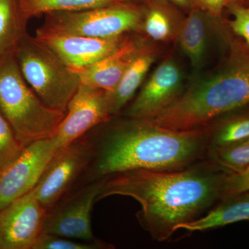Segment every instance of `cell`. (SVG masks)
<instances>
[{"instance_id":"6da1fadb","label":"cell","mask_w":249,"mask_h":249,"mask_svg":"<svg viewBox=\"0 0 249 249\" xmlns=\"http://www.w3.org/2000/svg\"><path fill=\"white\" fill-rule=\"evenodd\" d=\"M229 174L209 159L177 171L132 170L106 177L96 202L112 196H130L140 203L139 224L153 240L167 241L180 224L199 217L222 199Z\"/></svg>"},{"instance_id":"7a4b0ae2","label":"cell","mask_w":249,"mask_h":249,"mask_svg":"<svg viewBox=\"0 0 249 249\" xmlns=\"http://www.w3.org/2000/svg\"><path fill=\"white\" fill-rule=\"evenodd\" d=\"M86 134L93 158L75 187L132 170L177 171L206 160L204 128L178 131L144 119L110 120Z\"/></svg>"},{"instance_id":"3957f363","label":"cell","mask_w":249,"mask_h":249,"mask_svg":"<svg viewBox=\"0 0 249 249\" xmlns=\"http://www.w3.org/2000/svg\"><path fill=\"white\" fill-rule=\"evenodd\" d=\"M229 57L217 74L195 83L147 121L174 130L203 129L219 116L249 106V46L244 40H232Z\"/></svg>"},{"instance_id":"277c9868","label":"cell","mask_w":249,"mask_h":249,"mask_svg":"<svg viewBox=\"0 0 249 249\" xmlns=\"http://www.w3.org/2000/svg\"><path fill=\"white\" fill-rule=\"evenodd\" d=\"M0 112L24 148L52 138L65 116L45 104L29 86L14 52L0 58Z\"/></svg>"},{"instance_id":"5b68a950","label":"cell","mask_w":249,"mask_h":249,"mask_svg":"<svg viewBox=\"0 0 249 249\" xmlns=\"http://www.w3.org/2000/svg\"><path fill=\"white\" fill-rule=\"evenodd\" d=\"M14 53L23 77L41 100L49 107L66 113L81 85L78 73L36 36L27 34Z\"/></svg>"},{"instance_id":"8992f818","label":"cell","mask_w":249,"mask_h":249,"mask_svg":"<svg viewBox=\"0 0 249 249\" xmlns=\"http://www.w3.org/2000/svg\"><path fill=\"white\" fill-rule=\"evenodd\" d=\"M36 36H80L111 37L141 27L145 10L137 2L116 4L83 11H62L45 15Z\"/></svg>"},{"instance_id":"52a82bcc","label":"cell","mask_w":249,"mask_h":249,"mask_svg":"<svg viewBox=\"0 0 249 249\" xmlns=\"http://www.w3.org/2000/svg\"><path fill=\"white\" fill-rule=\"evenodd\" d=\"M92 158V145L86 134L58 149L34 188L47 211L74 188Z\"/></svg>"},{"instance_id":"ba28073f","label":"cell","mask_w":249,"mask_h":249,"mask_svg":"<svg viewBox=\"0 0 249 249\" xmlns=\"http://www.w3.org/2000/svg\"><path fill=\"white\" fill-rule=\"evenodd\" d=\"M104 178L75 187L47 210L43 233L81 241L96 240L91 227V211Z\"/></svg>"},{"instance_id":"9c48e42d","label":"cell","mask_w":249,"mask_h":249,"mask_svg":"<svg viewBox=\"0 0 249 249\" xmlns=\"http://www.w3.org/2000/svg\"><path fill=\"white\" fill-rule=\"evenodd\" d=\"M58 150L52 138L37 141L0 172V211L35 188Z\"/></svg>"},{"instance_id":"30bf717a","label":"cell","mask_w":249,"mask_h":249,"mask_svg":"<svg viewBox=\"0 0 249 249\" xmlns=\"http://www.w3.org/2000/svg\"><path fill=\"white\" fill-rule=\"evenodd\" d=\"M111 117L106 91L81 84L52 139L57 148L66 147Z\"/></svg>"},{"instance_id":"8fae6325","label":"cell","mask_w":249,"mask_h":249,"mask_svg":"<svg viewBox=\"0 0 249 249\" xmlns=\"http://www.w3.org/2000/svg\"><path fill=\"white\" fill-rule=\"evenodd\" d=\"M46 213L34 188L0 211V249H34Z\"/></svg>"},{"instance_id":"7c38bea8","label":"cell","mask_w":249,"mask_h":249,"mask_svg":"<svg viewBox=\"0 0 249 249\" xmlns=\"http://www.w3.org/2000/svg\"><path fill=\"white\" fill-rule=\"evenodd\" d=\"M181 73L173 61L160 64L130 106L125 117L150 120L160 114L181 95Z\"/></svg>"},{"instance_id":"4fadbf2b","label":"cell","mask_w":249,"mask_h":249,"mask_svg":"<svg viewBox=\"0 0 249 249\" xmlns=\"http://www.w3.org/2000/svg\"><path fill=\"white\" fill-rule=\"evenodd\" d=\"M49 47L67 66L79 70L106 58L120 48L129 37L122 35L111 37L80 36H36Z\"/></svg>"},{"instance_id":"5bb4252c","label":"cell","mask_w":249,"mask_h":249,"mask_svg":"<svg viewBox=\"0 0 249 249\" xmlns=\"http://www.w3.org/2000/svg\"><path fill=\"white\" fill-rule=\"evenodd\" d=\"M143 49L140 41L129 38L120 48L106 58L89 66L73 70L78 73L82 85L111 92Z\"/></svg>"},{"instance_id":"9a60e30c","label":"cell","mask_w":249,"mask_h":249,"mask_svg":"<svg viewBox=\"0 0 249 249\" xmlns=\"http://www.w3.org/2000/svg\"><path fill=\"white\" fill-rule=\"evenodd\" d=\"M220 204L204 217L175 228L187 231H205L241 221H249V191L221 199Z\"/></svg>"},{"instance_id":"2e32d148","label":"cell","mask_w":249,"mask_h":249,"mask_svg":"<svg viewBox=\"0 0 249 249\" xmlns=\"http://www.w3.org/2000/svg\"><path fill=\"white\" fill-rule=\"evenodd\" d=\"M154 60V55L144 48L124 72L115 89L111 92L106 91L111 116L119 114L132 99Z\"/></svg>"},{"instance_id":"e0dca14e","label":"cell","mask_w":249,"mask_h":249,"mask_svg":"<svg viewBox=\"0 0 249 249\" xmlns=\"http://www.w3.org/2000/svg\"><path fill=\"white\" fill-rule=\"evenodd\" d=\"M207 13L193 7L183 21L179 31V42L193 67L200 66L207 42Z\"/></svg>"},{"instance_id":"ac0fdd59","label":"cell","mask_w":249,"mask_h":249,"mask_svg":"<svg viewBox=\"0 0 249 249\" xmlns=\"http://www.w3.org/2000/svg\"><path fill=\"white\" fill-rule=\"evenodd\" d=\"M27 24L20 0H0V58L14 52L27 35Z\"/></svg>"},{"instance_id":"d6986e66","label":"cell","mask_w":249,"mask_h":249,"mask_svg":"<svg viewBox=\"0 0 249 249\" xmlns=\"http://www.w3.org/2000/svg\"><path fill=\"white\" fill-rule=\"evenodd\" d=\"M122 0H20L24 18L38 17L53 12L83 11L121 2Z\"/></svg>"},{"instance_id":"ffe728a7","label":"cell","mask_w":249,"mask_h":249,"mask_svg":"<svg viewBox=\"0 0 249 249\" xmlns=\"http://www.w3.org/2000/svg\"><path fill=\"white\" fill-rule=\"evenodd\" d=\"M207 135L208 153L249 137V114L221 121L213 127H204Z\"/></svg>"},{"instance_id":"44dd1931","label":"cell","mask_w":249,"mask_h":249,"mask_svg":"<svg viewBox=\"0 0 249 249\" xmlns=\"http://www.w3.org/2000/svg\"><path fill=\"white\" fill-rule=\"evenodd\" d=\"M207 159L229 173L242 171L249 165V137L209 152Z\"/></svg>"},{"instance_id":"7402d4cb","label":"cell","mask_w":249,"mask_h":249,"mask_svg":"<svg viewBox=\"0 0 249 249\" xmlns=\"http://www.w3.org/2000/svg\"><path fill=\"white\" fill-rule=\"evenodd\" d=\"M81 241V240H80ZM51 234H41L34 249H112L114 245L101 240L80 242Z\"/></svg>"},{"instance_id":"603a6c76","label":"cell","mask_w":249,"mask_h":249,"mask_svg":"<svg viewBox=\"0 0 249 249\" xmlns=\"http://www.w3.org/2000/svg\"><path fill=\"white\" fill-rule=\"evenodd\" d=\"M24 149L18 142L11 125L0 112V172L18 159Z\"/></svg>"},{"instance_id":"cb8c5ba5","label":"cell","mask_w":249,"mask_h":249,"mask_svg":"<svg viewBox=\"0 0 249 249\" xmlns=\"http://www.w3.org/2000/svg\"><path fill=\"white\" fill-rule=\"evenodd\" d=\"M143 22L145 32L154 40H165L171 32L169 19L160 9L150 10L145 14Z\"/></svg>"},{"instance_id":"d4e9b609","label":"cell","mask_w":249,"mask_h":249,"mask_svg":"<svg viewBox=\"0 0 249 249\" xmlns=\"http://www.w3.org/2000/svg\"><path fill=\"white\" fill-rule=\"evenodd\" d=\"M227 7L232 16L229 22V27L249 47V6L241 4L240 1H231Z\"/></svg>"},{"instance_id":"484cf974","label":"cell","mask_w":249,"mask_h":249,"mask_svg":"<svg viewBox=\"0 0 249 249\" xmlns=\"http://www.w3.org/2000/svg\"><path fill=\"white\" fill-rule=\"evenodd\" d=\"M249 191V165L238 173H229L222 187V199Z\"/></svg>"},{"instance_id":"4316f807","label":"cell","mask_w":249,"mask_h":249,"mask_svg":"<svg viewBox=\"0 0 249 249\" xmlns=\"http://www.w3.org/2000/svg\"><path fill=\"white\" fill-rule=\"evenodd\" d=\"M194 7L202 10L213 18H219L231 0H191Z\"/></svg>"},{"instance_id":"83f0119b","label":"cell","mask_w":249,"mask_h":249,"mask_svg":"<svg viewBox=\"0 0 249 249\" xmlns=\"http://www.w3.org/2000/svg\"><path fill=\"white\" fill-rule=\"evenodd\" d=\"M171 1L178 6H182V7H187V6L192 5L191 0H171Z\"/></svg>"},{"instance_id":"f1b7e54d","label":"cell","mask_w":249,"mask_h":249,"mask_svg":"<svg viewBox=\"0 0 249 249\" xmlns=\"http://www.w3.org/2000/svg\"><path fill=\"white\" fill-rule=\"evenodd\" d=\"M123 1H127V2H137L139 0H122Z\"/></svg>"},{"instance_id":"f546056e","label":"cell","mask_w":249,"mask_h":249,"mask_svg":"<svg viewBox=\"0 0 249 249\" xmlns=\"http://www.w3.org/2000/svg\"><path fill=\"white\" fill-rule=\"evenodd\" d=\"M231 1H242V0H231Z\"/></svg>"},{"instance_id":"4dcf8cb0","label":"cell","mask_w":249,"mask_h":249,"mask_svg":"<svg viewBox=\"0 0 249 249\" xmlns=\"http://www.w3.org/2000/svg\"><path fill=\"white\" fill-rule=\"evenodd\" d=\"M160 1H165V0H160Z\"/></svg>"}]
</instances>
